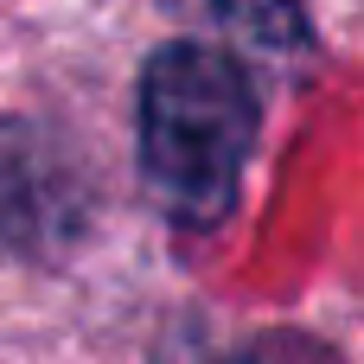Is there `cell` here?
I'll return each mask as SVG.
<instances>
[{
  "mask_svg": "<svg viewBox=\"0 0 364 364\" xmlns=\"http://www.w3.org/2000/svg\"><path fill=\"white\" fill-rule=\"evenodd\" d=\"M262 128L250 70L218 45H160L141 70V173L154 198L211 230L243 192V166Z\"/></svg>",
  "mask_w": 364,
  "mask_h": 364,
  "instance_id": "6da1fadb",
  "label": "cell"
},
{
  "mask_svg": "<svg viewBox=\"0 0 364 364\" xmlns=\"http://www.w3.org/2000/svg\"><path fill=\"white\" fill-rule=\"evenodd\" d=\"M83 224V173L38 122H0V237L64 243Z\"/></svg>",
  "mask_w": 364,
  "mask_h": 364,
  "instance_id": "7a4b0ae2",
  "label": "cell"
},
{
  "mask_svg": "<svg viewBox=\"0 0 364 364\" xmlns=\"http://www.w3.org/2000/svg\"><path fill=\"white\" fill-rule=\"evenodd\" d=\"M211 6L243 45H262V51H301L307 45L301 0H211Z\"/></svg>",
  "mask_w": 364,
  "mask_h": 364,
  "instance_id": "3957f363",
  "label": "cell"
},
{
  "mask_svg": "<svg viewBox=\"0 0 364 364\" xmlns=\"http://www.w3.org/2000/svg\"><path fill=\"white\" fill-rule=\"evenodd\" d=\"M237 364H320V352L301 339H269V346H250Z\"/></svg>",
  "mask_w": 364,
  "mask_h": 364,
  "instance_id": "277c9868",
  "label": "cell"
}]
</instances>
